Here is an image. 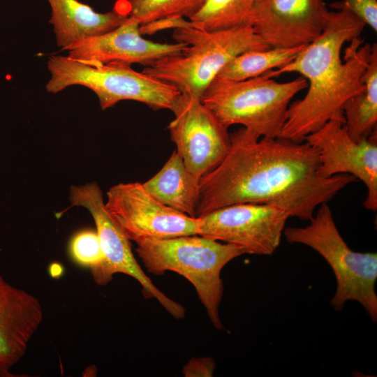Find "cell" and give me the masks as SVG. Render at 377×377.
<instances>
[{"label": "cell", "instance_id": "obj_10", "mask_svg": "<svg viewBox=\"0 0 377 377\" xmlns=\"http://www.w3.org/2000/svg\"><path fill=\"white\" fill-rule=\"evenodd\" d=\"M198 218V235L239 248L244 254L269 256L279 246L289 216L266 204L225 206Z\"/></svg>", "mask_w": 377, "mask_h": 377}, {"label": "cell", "instance_id": "obj_9", "mask_svg": "<svg viewBox=\"0 0 377 377\" xmlns=\"http://www.w3.org/2000/svg\"><path fill=\"white\" fill-rule=\"evenodd\" d=\"M105 207L131 241L198 235V218L177 211L156 200L142 183L116 184L107 192Z\"/></svg>", "mask_w": 377, "mask_h": 377}, {"label": "cell", "instance_id": "obj_18", "mask_svg": "<svg viewBox=\"0 0 377 377\" xmlns=\"http://www.w3.org/2000/svg\"><path fill=\"white\" fill-rule=\"evenodd\" d=\"M361 91L343 105L345 127L355 141L367 139L376 132L377 125V45H372L369 62L362 76Z\"/></svg>", "mask_w": 377, "mask_h": 377}, {"label": "cell", "instance_id": "obj_5", "mask_svg": "<svg viewBox=\"0 0 377 377\" xmlns=\"http://www.w3.org/2000/svg\"><path fill=\"white\" fill-rule=\"evenodd\" d=\"M307 87L302 76L286 82L265 74L241 81L214 79L201 101L228 128L239 124L260 137L278 138L291 99Z\"/></svg>", "mask_w": 377, "mask_h": 377}, {"label": "cell", "instance_id": "obj_26", "mask_svg": "<svg viewBox=\"0 0 377 377\" xmlns=\"http://www.w3.org/2000/svg\"><path fill=\"white\" fill-rule=\"evenodd\" d=\"M50 272L52 277H59L63 272V267L58 263H52L50 267Z\"/></svg>", "mask_w": 377, "mask_h": 377}, {"label": "cell", "instance_id": "obj_8", "mask_svg": "<svg viewBox=\"0 0 377 377\" xmlns=\"http://www.w3.org/2000/svg\"><path fill=\"white\" fill-rule=\"evenodd\" d=\"M69 200L72 206L86 208L96 227L104 259L98 267L91 270L95 282L105 286L114 274L129 275L141 285L144 297L156 299L175 318H183L186 312L184 307L159 290L139 265L131 251L130 240L108 212L98 184L91 182L71 186Z\"/></svg>", "mask_w": 377, "mask_h": 377}, {"label": "cell", "instance_id": "obj_11", "mask_svg": "<svg viewBox=\"0 0 377 377\" xmlns=\"http://www.w3.org/2000/svg\"><path fill=\"white\" fill-rule=\"evenodd\" d=\"M168 129L188 170L198 180L215 168L230 146L228 128L200 99L180 94Z\"/></svg>", "mask_w": 377, "mask_h": 377}, {"label": "cell", "instance_id": "obj_17", "mask_svg": "<svg viewBox=\"0 0 377 377\" xmlns=\"http://www.w3.org/2000/svg\"><path fill=\"white\" fill-rule=\"evenodd\" d=\"M199 181L188 170L181 155L175 150L161 169L142 184L161 203L196 217Z\"/></svg>", "mask_w": 377, "mask_h": 377}, {"label": "cell", "instance_id": "obj_1", "mask_svg": "<svg viewBox=\"0 0 377 377\" xmlns=\"http://www.w3.org/2000/svg\"><path fill=\"white\" fill-rule=\"evenodd\" d=\"M230 135L224 158L199 181L196 217L230 205L256 203L309 221L318 207L357 181L349 174L320 177L318 151L306 141L260 137L244 127Z\"/></svg>", "mask_w": 377, "mask_h": 377}, {"label": "cell", "instance_id": "obj_22", "mask_svg": "<svg viewBox=\"0 0 377 377\" xmlns=\"http://www.w3.org/2000/svg\"><path fill=\"white\" fill-rule=\"evenodd\" d=\"M70 253L75 263L91 270L104 259L97 232L91 230H82L72 238Z\"/></svg>", "mask_w": 377, "mask_h": 377}, {"label": "cell", "instance_id": "obj_21", "mask_svg": "<svg viewBox=\"0 0 377 377\" xmlns=\"http://www.w3.org/2000/svg\"><path fill=\"white\" fill-rule=\"evenodd\" d=\"M206 0H125L124 6L128 16L143 24L168 16L190 18Z\"/></svg>", "mask_w": 377, "mask_h": 377}, {"label": "cell", "instance_id": "obj_12", "mask_svg": "<svg viewBox=\"0 0 377 377\" xmlns=\"http://www.w3.org/2000/svg\"><path fill=\"white\" fill-rule=\"evenodd\" d=\"M304 141L319 153L318 175L328 178L349 174L361 180L367 188L363 206L377 210V134L356 142L348 135L344 123L332 119Z\"/></svg>", "mask_w": 377, "mask_h": 377}, {"label": "cell", "instance_id": "obj_23", "mask_svg": "<svg viewBox=\"0 0 377 377\" xmlns=\"http://www.w3.org/2000/svg\"><path fill=\"white\" fill-rule=\"evenodd\" d=\"M188 27L198 29L197 24L188 18L182 16H168L141 24L140 31L142 36L152 35L170 29Z\"/></svg>", "mask_w": 377, "mask_h": 377}, {"label": "cell", "instance_id": "obj_7", "mask_svg": "<svg viewBox=\"0 0 377 377\" xmlns=\"http://www.w3.org/2000/svg\"><path fill=\"white\" fill-rule=\"evenodd\" d=\"M47 68L50 73L45 86L47 92L56 94L68 87L81 85L95 93L103 110L130 100L154 110L172 111L181 94L174 87L122 62L91 66L68 56L52 55Z\"/></svg>", "mask_w": 377, "mask_h": 377}, {"label": "cell", "instance_id": "obj_14", "mask_svg": "<svg viewBox=\"0 0 377 377\" xmlns=\"http://www.w3.org/2000/svg\"><path fill=\"white\" fill-rule=\"evenodd\" d=\"M140 26L128 16L114 29L71 45L66 50L67 56L91 66L118 61L148 66L164 57L180 54L188 46L185 43H162L145 39Z\"/></svg>", "mask_w": 377, "mask_h": 377}, {"label": "cell", "instance_id": "obj_13", "mask_svg": "<svg viewBox=\"0 0 377 377\" xmlns=\"http://www.w3.org/2000/svg\"><path fill=\"white\" fill-rule=\"evenodd\" d=\"M330 13L324 0H259L248 24L270 47H295L315 40Z\"/></svg>", "mask_w": 377, "mask_h": 377}, {"label": "cell", "instance_id": "obj_2", "mask_svg": "<svg viewBox=\"0 0 377 377\" xmlns=\"http://www.w3.org/2000/svg\"><path fill=\"white\" fill-rule=\"evenodd\" d=\"M332 6L338 10L330 12L322 34L293 61L264 73H297L308 82L304 98L289 105L281 138L302 142L332 119L345 124L343 104L363 88L372 48L360 38L366 24L340 2Z\"/></svg>", "mask_w": 377, "mask_h": 377}, {"label": "cell", "instance_id": "obj_19", "mask_svg": "<svg viewBox=\"0 0 377 377\" xmlns=\"http://www.w3.org/2000/svg\"><path fill=\"white\" fill-rule=\"evenodd\" d=\"M304 47H269L243 52L228 62L215 79L241 81L262 75L293 61Z\"/></svg>", "mask_w": 377, "mask_h": 377}, {"label": "cell", "instance_id": "obj_16", "mask_svg": "<svg viewBox=\"0 0 377 377\" xmlns=\"http://www.w3.org/2000/svg\"><path fill=\"white\" fill-rule=\"evenodd\" d=\"M47 1L51 9L49 22L53 27L58 47L64 50L114 29L128 17L122 2L111 11L98 13L78 0Z\"/></svg>", "mask_w": 377, "mask_h": 377}, {"label": "cell", "instance_id": "obj_25", "mask_svg": "<svg viewBox=\"0 0 377 377\" xmlns=\"http://www.w3.org/2000/svg\"><path fill=\"white\" fill-rule=\"evenodd\" d=\"M215 367L212 357H193L183 367L182 374L185 377H210L213 376Z\"/></svg>", "mask_w": 377, "mask_h": 377}, {"label": "cell", "instance_id": "obj_4", "mask_svg": "<svg viewBox=\"0 0 377 377\" xmlns=\"http://www.w3.org/2000/svg\"><path fill=\"white\" fill-rule=\"evenodd\" d=\"M136 251L147 270L155 275L168 271L183 276L194 286L199 300L216 330H223L219 306L223 295V268L242 256L237 246L200 235L145 239Z\"/></svg>", "mask_w": 377, "mask_h": 377}, {"label": "cell", "instance_id": "obj_3", "mask_svg": "<svg viewBox=\"0 0 377 377\" xmlns=\"http://www.w3.org/2000/svg\"><path fill=\"white\" fill-rule=\"evenodd\" d=\"M175 42L188 46L180 54L164 57L142 71L184 94L201 100L220 71L235 56L270 47L249 24L216 31L177 28Z\"/></svg>", "mask_w": 377, "mask_h": 377}, {"label": "cell", "instance_id": "obj_20", "mask_svg": "<svg viewBox=\"0 0 377 377\" xmlns=\"http://www.w3.org/2000/svg\"><path fill=\"white\" fill-rule=\"evenodd\" d=\"M259 0H206L189 19L205 31L226 29L248 24L251 12Z\"/></svg>", "mask_w": 377, "mask_h": 377}, {"label": "cell", "instance_id": "obj_6", "mask_svg": "<svg viewBox=\"0 0 377 377\" xmlns=\"http://www.w3.org/2000/svg\"><path fill=\"white\" fill-rule=\"evenodd\" d=\"M309 221L304 227L285 228L286 240L311 247L330 265L337 281L330 301L335 310L341 311L348 301H357L376 322V253L351 250L339 233L327 203L319 206Z\"/></svg>", "mask_w": 377, "mask_h": 377}, {"label": "cell", "instance_id": "obj_24", "mask_svg": "<svg viewBox=\"0 0 377 377\" xmlns=\"http://www.w3.org/2000/svg\"><path fill=\"white\" fill-rule=\"evenodd\" d=\"M340 3L350 8L366 25L377 31L376 0H343Z\"/></svg>", "mask_w": 377, "mask_h": 377}, {"label": "cell", "instance_id": "obj_15", "mask_svg": "<svg viewBox=\"0 0 377 377\" xmlns=\"http://www.w3.org/2000/svg\"><path fill=\"white\" fill-rule=\"evenodd\" d=\"M43 318L40 300L8 283L0 274V376H10V369L26 353Z\"/></svg>", "mask_w": 377, "mask_h": 377}]
</instances>
